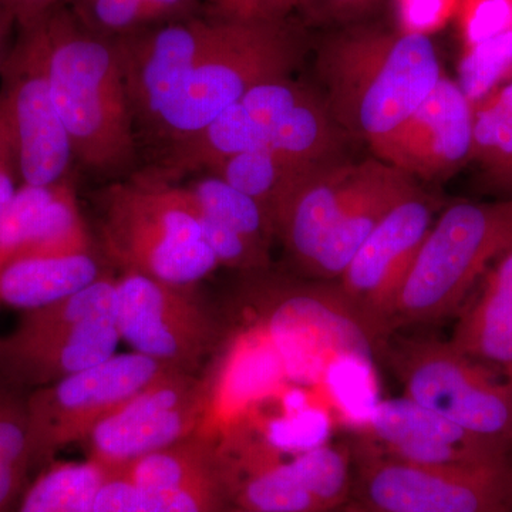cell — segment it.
Here are the masks:
<instances>
[{
  "label": "cell",
  "mask_w": 512,
  "mask_h": 512,
  "mask_svg": "<svg viewBox=\"0 0 512 512\" xmlns=\"http://www.w3.org/2000/svg\"><path fill=\"white\" fill-rule=\"evenodd\" d=\"M33 26L42 37L50 92L74 160L109 177L126 173L137 156L136 120L119 39L87 28L64 6Z\"/></svg>",
  "instance_id": "1"
},
{
  "label": "cell",
  "mask_w": 512,
  "mask_h": 512,
  "mask_svg": "<svg viewBox=\"0 0 512 512\" xmlns=\"http://www.w3.org/2000/svg\"><path fill=\"white\" fill-rule=\"evenodd\" d=\"M316 70L332 119L370 148L402 126L444 74L430 37L377 28L330 37Z\"/></svg>",
  "instance_id": "2"
},
{
  "label": "cell",
  "mask_w": 512,
  "mask_h": 512,
  "mask_svg": "<svg viewBox=\"0 0 512 512\" xmlns=\"http://www.w3.org/2000/svg\"><path fill=\"white\" fill-rule=\"evenodd\" d=\"M247 278L235 298L241 318L268 333L289 382L319 389L333 363L346 356L372 357L379 336L339 286L291 281L265 271Z\"/></svg>",
  "instance_id": "3"
},
{
  "label": "cell",
  "mask_w": 512,
  "mask_h": 512,
  "mask_svg": "<svg viewBox=\"0 0 512 512\" xmlns=\"http://www.w3.org/2000/svg\"><path fill=\"white\" fill-rule=\"evenodd\" d=\"M101 204L104 247L123 271L195 286L220 268L185 188L141 175L111 185Z\"/></svg>",
  "instance_id": "4"
},
{
  "label": "cell",
  "mask_w": 512,
  "mask_h": 512,
  "mask_svg": "<svg viewBox=\"0 0 512 512\" xmlns=\"http://www.w3.org/2000/svg\"><path fill=\"white\" fill-rule=\"evenodd\" d=\"M303 53L285 20L222 18L220 36L151 124L167 148L200 133L258 84L291 76Z\"/></svg>",
  "instance_id": "5"
},
{
  "label": "cell",
  "mask_w": 512,
  "mask_h": 512,
  "mask_svg": "<svg viewBox=\"0 0 512 512\" xmlns=\"http://www.w3.org/2000/svg\"><path fill=\"white\" fill-rule=\"evenodd\" d=\"M512 248V200L458 202L434 221L397 298L389 329L453 315L478 278Z\"/></svg>",
  "instance_id": "6"
},
{
  "label": "cell",
  "mask_w": 512,
  "mask_h": 512,
  "mask_svg": "<svg viewBox=\"0 0 512 512\" xmlns=\"http://www.w3.org/2000/svg\"><path fill=\"white\" fill-rule=\"evenodd\" d=\"M116 278L106 274L69 298L23 312L0 338V372L33 390L116 355Z\"/></svg>",
  "instance_id": "7"
},
{
  "label": "cell",
  "mask_w": 512,
  "mask_h": 512,
  "mask_svg": "<svg viewBox=\"0 0 512 512\" xmlns=\"http://www.w3.org/2000/svg\"><path fill=\"white\" fill-rule=\"evenodd\" d=\"M389 357L404 396L471 433L512 446L511 375L437 339H397Z\"/></svg>",
  "instance_id": "8"
},
{
  "label": "cell",
  "mask_w": 512,
  "mask_h": 512,
  "mask_svg": "<svg viewBox=\"0 0 512 512\" xmlns=\"http://www.w3.org/2000/svg\"><path fill=\"white\" fill-rule=\"evenodd\" d=\"M353 454V498L377 512H511L512 466L437 467L386 456L369 441Z\"/></svg>",
  "instance_id": "9"
},
{
  "label": "cell",
  "mask_w": 512,
  "mask_h": 512,
  "mask_svg": "<svg viewBox=\"0 0 512 512\" xmlns=\"http://www.w3.org/2000/svg\"><path fill=\"white\" fill-rule=\"evenodd\" d=\"M116 323L133 352L192 375H201L227 330L194 286L131 271L116 278Z\"/></svg>",
  "instance_id": "10"
},
{
  "label": "cell",
  "mask_w": 512,
  "mask_h": 512,
  "mask_svg": "<svg viewBox=\"0 0 512 512\" xmlns=\"http://www.w3.org/2000/svg\"><path fill=\"white\" fill-rule=\"evenodd\" d=\"M167 366L131 352L30 390L29 437L35 476L57 454L83 443L121 404L153 382Z\"/></svg>",
  "instance_id": "11"
},
{
  "label": "cell",
  "mask_w": 512,
  "mask_h": 512,
  "mask_svg": "<svg viewBox=\"0 0 512 512\" xmlns=\"http://www.w3.org/2000/svg\"><path fill=\"white\" fill-rule=\"evenodd\" d=\"M0 114L8 128L16 174L23 184L66 181L72 143L50 92L45 49L36 26L20 30L2 64Z\"/></svg>",
  "instance_id": "12"
},
{
  "label": "cell",
  "mask_w": 512,
  "mask_h": 512,
  "mask_svg": "<svg viewBox=\"0 0 512 512\" xmlns=\"http://www.w3.org/2000/svg\"><path fill=\"white\" fill-rule=\"evenodd\" d=\"M204 412L201 375L167 367L83 441L104 474L197 433Z\"/></svg>",
  "instance_id": "13"
},
{
  "label": "cell",
  "mask_w": 512,
  "mask_h": 512,
  "mask_svg": "<svg viewBox=\"0 0 512 512\" xmlns=\"http://www.w3.org/2000/svg\"><path fill=\"white\" fill-rule=\"evenodd\" d=\"M437 201L419 190L397 204L357 249L339 288L376 333L389 330L394 306L434 221Z\"/></svg>",
  "instance_id": "14"
},
{
  "label": "cell",
  "mask_w": 512,
  "mask_h": 512,
  "mask_svg": "<svg viewBox=\"0 0 512 512\" xmlns=\"http://www.w3.org/2000/svg\"><path fill=\"white\" fill-rule=\"evenodd\" d=\"M201 377L204 412L195 434L214 441L247 420L289 382L268 333L248 319L225 330Z\"/></svg>",
  "instance_id": "15"
},
{
  "label": "cell",
  "mask_w": 512,
  "mask_h": 512,
  "mask_svg": "<svg viewBox=\"0 0 512 512\" xmlns=\"http://www.w3.org/2000/svg\"><path fill=\"white\" fill-rule=\"evenodd\" d=\"M312 93L291 76L258 84L210 126L194 137L168 147L163 167L151 175L171 183L183 174L208 170L224 158L268 147L293 110Z\"/></svg>",
  "instance_id": "16"
},
{
  "label": "cell",
  "mask_w": 512,
  "mask_h": 512,
  "mask_svg": "<svg viewBox=\"0 0 512 512\" xmlns=\"http://www.w3.org/2000/svg\"><path fill=\"white\" fill-rule=\"evenodd\" d=\"M221 28V16H190L117 37L134 120L153 124L210 52Z\"/></svg>",
  "instance_id": "17"
},
{
  "label": "cell",
  "mask_w": 512,
  "mask_h": 512,
  "mask_svg": "<svg viewBox=\"0 0 512 512\" xmlns=\"http://www.w3.org/2000/svg\"><path fill=\"white\" fill-rule=\"evenodd\" d=\"M474 106L457 80L441 76L402 126L372 148L413 178L437 180L473 160Z\"/></svg>",
  "instance_id": "18"
},
{
  "label": "cell",
  "mask_w": 512,
  "mask_h": 512,
  "mask_svg": "<svg viewBox=\"0 0 512 512\" xmlns=\"http://www.w3.org/2000/svg\"><path fill=\"white\" fill-rule=\"evenodd\" d=\"M380 453L437 467L507 466L511 444L471 433L409 397L380 400L365 429Z\"/></svg>",
  "instance_id": "19"
},
{
  "label": "cell",
  "mask_w": 512,
  "mask_h": 512,
  "mask_svg": "<svg viewBox=\"0 0 512 512\" xmlns=\"http://www.w3.org/2000/svg\"><path fill=\"white\" fill-rule=\"evenodd\" d=\"M416 178L380 158L362 161L355 184L338 220L308 274L336 279L352 261L357 249L397 204L420 190Z\"/></svg>",
  "instance_id": "20"
},
{
  "label": "cell",
  "mask_w": 512,
  "mask_h": 512,
  "mask_svg": "<svg viewBox=\"0 0 512 512\" xmlns=\"http://www.w3.org/2000/svg\"><path fill=\"white\" fill-rule=\"evenodd\" d=\"M359 163L338 158L320 165L279 205L276 237L306 272L325 244L355 184Z\"/></svg>",
  "instance_id": "21"
},
{
  "label": "cell",
  "mask_w": 512,
  "mask_h": 512,
  "mask_svg": "<svg viewBox=\"0 0 512 512\" xmlns=\"http://www.w3.org/2000/svg\"><path fill=\"white\" fill-rule=\"evenodd\" d=\"M450 343L512 376V248L488 269L480 295L461 315Z\"/></svg>",
  "instance_id": "22"
},
{
  "label": "cell",
  "mask_w": 512,
  "mask_h": 512,
  "mask_svg": "<svg viewBox=\"0 0 512 512\" xmlns=\"http://www.w3.org/2000/svg\"><path fill=\"white\" fill-rule=\"evenodd\" d=\"M109 274L92 251L26 256L0 269V303L22 312L69 298Z\"/></svg>",
  "instance_id": "23"
},
{
  "label": "cell",
  "mask_w": 512,
  "mask_h": 512,
  "mask_svg": "<svg viewBox=\"0 0 512 512\" xmlns=\"http://www.w3.org/2000/svg\"><path fill=\"white\" fill-rule=\"evenodd\" d=\"M106 476L168 490L221 491L228 497L218 443L197 434L137 458Z\"/></svg>",
  "instance_id": "24"
},
{
  "label": "cell",
  "mask_w": 512,
  "mask_h": 512,
  "mask_svg": "<svg viewBox=\"0 0 512 512\" xmlns=\"http://www.w3.org/2000/svg\"><path fill=\"white\" fill-rule=\"evenodd\" d=\"M326 163H302L266 148H256L224 158L208 171L264 205L274 220L279 205L296 185Z\"/></svg>",
  "instance_id": "25"
},
{
  "label": "cell",
  "mask_w": 512,
  "mask_h": 512,
  "mask_svg": "<svg viewBox=\"0 0 512 512\" xmlns=\"http://www.w3.org/2000/svg\"><path fill=\"white\" fill-rule=\"evenodd\" d=\"M0 372V512H18L33 477L28 396Z\"/></svg>",
  "instance_id": "26"
},
{
  "label": "cell",
  "mask_w": 512,
  "mask_h": 512,
  "mask_svg": "<svg viewBox=\"0 0 512 512\" xmlns=\"http://www.w3.org/2000/svg\"><path fill=\"white\" fill-rule=\"evenodd\" d=\"M104 478L92 461H53L33 477L18 512H92Z\"/></svg>",
  "instance_id": "27"
},
{
  "label": "cell",
  "mask_w": 512,
  "mask_h": 512,
  "mask_svg": "<svg viewBox=\"0 0 512 512\" xmlns=\"http://www.w3.org/2000/svg\"><path fill=\"white\" fill-rule=\"evenodd\" d=\"M228 505L221 491L168 490L106 476L92 512H222Z\"/></svg>",
  "instance_id": "28"
},
{
  "label": "cell",
  "mask_w": 512,
  "mask_h": 512,
  "mask_svg": "<svg viewBox=\"0 0 512 512\" xmlns=\"http://www.w3.org/2000/svg\"><path fill=\"white\" fill-rule=\"evenodd\" d=\"M185 190L202 212L269 252L276 234L274 220L264 205L212 174L194 181Z\"/></svg>",
  "instance_id": "29"
},
{
  "label": "cell",
  "mask_w": 512,
  "mask_h": 512,
  "mask_svg": "<svg viewBox=\"0 0 512 512\" xmlns=\"http://www.w3.org/2000/svg\"><path fill=\"white\" fill-rule=\"evenodd\" d=\"M500 183H512V82L474 106L473 160Z\"/></svg>",
  "instance_id": "30"
},
{
  "label": "cell",
  "mask_w": 512,
  "mask_h": 512,
  "mask_svg": "<svg viewBox=\"0 0 512 512\" xmlns=\"http://www.w3.org/2000/svg\"><path fill=\"white\" fill-rule=\"evenodd\" d=\"M512 82V30L463 49L458 86L473 106Z\"/></svg>",
  "instance_id": "31"
},
{
  "label": "cell",
  "mask_w": 512,
  "mask_h": 512,
  "mask_svg": "<svg viewBox=\"0 0 512 512\" xmlns=\"http://www.w3.org/2000/svg\"><path fill=\"white\" fill-rule=\"evenodd\" d=\"M72 10L87 28L111 37L170 22L147 0H76Z\"/></svg>",
  "instance_id": "32"
},
{
  "label": "cell",
  "mask_w": 512,
  "mask_h": 512,
  "mask_svg": "<svg viewBox=\"0 0 512 512\" xmlns=\"http://www.w3.org/2000/svg\"><path fill=\"white\" fill-rule=\"evenodd\" d=\"M457 16L468 49L512 30V0H461Z\"/></svg>",
  "instance_id": "33"
},
{
  "label": "cell",
  "mask_w": 512,
  "mask_h": 512,
  "mask_svg": "<svg viewBox=\"0 0 512 512\" xmlns=\"http://www.w3.org/2000/svg\"><path fill=\"white\" fill-rule=\"evenodd\" d=\"M461 0H396L400 32L427 36L439 32L457 15Z\"/></svg>",
  "instance_id": "34"
},
{
  "label": "cell",
  "mask_w": 512,
  "mask_h": 512,
  "mask_svg": "<svg viewBox=\"0 0 512 512\" xmlns=\"http://www.w3.org/2000/svg\"><path fill=\"white\" fill-rule=\"evenodd\" d=\"M217 16L237 20H285L305 0H211Z\"/></svg>",
  "instance_id": "35"
},
{
  "label": "cell",
  "mask_w": 512,
  "mask_h": 512,
  "mask_svg": "<svg viewBox=\"0 0 512 512\" xmlns=\"http://www.w3.org/2000/svg\"><path fill=\"white\" fill-rule=\"evenodd\" d=\"M379 0H305L315 15L328 19H352L363 15Z\"/></svg>",
  "instance_id": "36"
},
{
  "label": "cell",
  "mask_w": 512,
  "mask_h": 512,
  "mask_svg": "<svg viewBox=\"0 0 512 512\" xmlns=\"http://www.w3.org/2000/svg\"><path fill=\"white\" fill-rule=\"evenodd\" d=\"M63 0H6V6L13 22L18 23L19 29H28L36 25L50 12L62 6Z\"/></svg>",
  "instance_id": "37"
},
{
  "label": "cell",
  "mask_w": 512,
  "mask_h": 512,
  "mask_svg": "<svg viewBox=\"0 0 512 512\" xmlns=\"http://www.w3.org/2000/svg\"><path fill=\"white\" fill-rule=\"evenodd\" d=\"M154 8L163 13L167 20H177L194 16L198 0H147Z\"/></svg>",
  "instance_id": "38"
},
{
  "label": "cell",
  "mask_w": 512,
  "mask_h": 512,
  "mask_svg": "<svg viewBox=\"0 0 512 512\" xmlns=\"http://www.w3.org/2000/svg\"><path fill=\"white\" fill-rule=\"evenodd\" d=\"M0 171L16 173L15 157H13L12 143H10L8 128L0 114Z\"/></svg>",
  "instance_id": "39"
},
{
  "label": "cell",
  "mask_w": 512,
  "mask_h": 512,
  "mask_svg": "<svg viewBox=\"0 0 512 512\" xmlns=\"http://www.w3.org/2000/svg\"><path fill=\"white\" fill-rule=\"evenodd\" d=\"M13 175L15 173H12V171H0V215L8 208L13 197H15L16 191H18Z\"/></svg>",
  "instance_id": "40"
},
{
  "label": "cell",
  "mask_w": 512,
  "mask_h": 512,
  "mask_svg": "<svg viewBox=\"0 0 512 512\" xmlns=\"http://www.w3.org/2000/svg\"><path fill=\"white\" fill-rule=\"evenodd\" d=\"M12 23H15L13 22L12 16H6V18L0 19V70H2L3 60H5V57H3V49H5L6 36H8Z\"/></svg>",
  "instance_id": "41"
},
{
  "label": "cell",
  "mask_w": 512,
  "mask_h": 512,
  "mask_svg": "<svg viewBox=\"0 0 512 512\" xmlns=\"http://www.w3.org/2000/svg\"><path fill=\"white\" fill-rule=\"evenodd\" d=\"M6 16H10L6 0H0V19L6 18Z\"/></svg>",
  "instance_id": "42"
},
{
  "label": "cell",
  "mask_w": 512,
  "mask_h": 512,
  "mask_svg": "<svg viewBox=\"0 0 512 512\" xmlns=\"http://www.w3.org/2000/svg\"><path fill=\"white\" fill-rule=\"evenodd\" d=\"M222 512H259V511L245 510V508L235 507V505H228V507L225 508V510ZM335 512H338V511H335Z\"/></svg>",
  "instance_id": "43"
},
{
  "label": "cell",
  "mask_w": 512,
  "mask_h": 512,
  "mask_svg": "<svg viewBox=\"0 0 512 512\" xmlns=\"http://www.w3.org/2000/svg\"><path fill=\"white\" fill-rule=\"evenodd\" d=\"M338 512H356V504L350 503L348 507L342 508V510H339Z\"/></svg>",
  "instance_id": "44"
},
{
  "label": "cell",
  "mask_w": 512,
  "mask_h": 512,
  "mask_svg": "<svg viewBox=\"0 0 512 512\" xmlns=\"http://www.w3.org/2000/svg\"><path fill=\"white\" fill-rule=\"evenodd\" d=\"M356 512H377V511L367 510V508L360 507V505L356 504Z\"/></svg>",
  "instance_id": "45"
},
{
  "label": "cell",
  "mask_w": 512,
  "mask_h": 512,
  "mask_svg": "<svg viewBox=\"0 0 512 512\" xmlns=\"http://www.w3.org/2000/svg\"><path fill=\"white\" fill-rule=\"evenodd\" d=\"M511 512H512V501H511Z\"/></svg>",
  "instance_id": "46"
}]
</instances>
